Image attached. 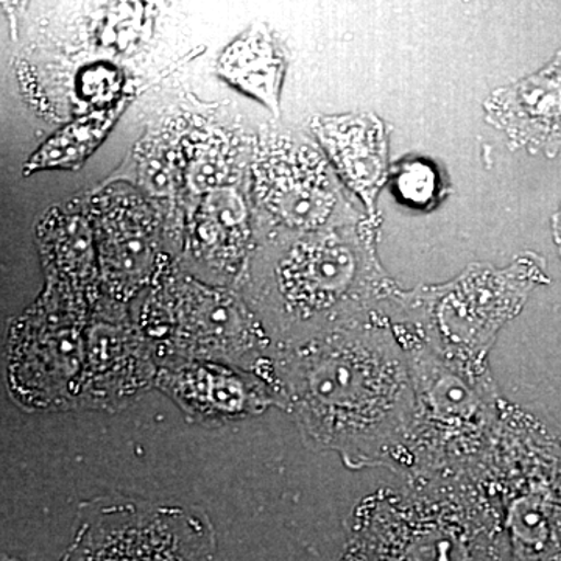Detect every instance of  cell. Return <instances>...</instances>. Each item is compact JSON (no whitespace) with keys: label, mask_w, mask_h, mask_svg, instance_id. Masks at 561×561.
Returning <instances> with one entry per match:
<instances>
[{"label":"cell","mask_w":561,"mask_h":561,"mask_svg":"<svg viewBox=\"0 0 561 561\" xmlns=\"http://www.w3.org/2000/svg\"><path fill=\"white\" fill-rule=\"evenodd\" d=\"M287 412L306 443L350 470L401 478L415 420L411 365L390 323H370L276 350Z\"/></svg>","instance_id":"6da1fadb"},{"label":"cell","mask_w":561,"mask_h":561,"mask_svg":"<svg viewBox=\"0 0 561 561\" xmlns=\"http://www.w3.org/2000/svg\"><path fill=\"white\" fill-rule=\"evenodd\" d=\"M382 216L298 236L257 284L261 323L275 350L330 332L393 323L404 291L378 256Z\"/></svg>","instance_id":"7a4b0ae2"},{"label":"cell","mask_w":561,"mask_h":561,"mask_svg":"<svg viewBox=\"0 0 561 561\" xmlns=\"http://www.w3.org/2000/svg\"><path fill=\"white\" fill-rule=\"evenodd\" d=\"M505 535L482 481L405 483L356 505L343 561H500Z\"/></svg>","instance_id":"3957f363"},{"label":"cell","mask_w":561,"mask_h":561,"mask_svg":"<svg viewBox=\"0 0 561 561\" xmlns=\"http://www.w3.org/2000/svg\"><path fill=\"white\" fill-rule=\"evenodd\" d=\"M411 365L415 420L405 483L482 481L496 445L505 400L490 367L446 359L409 328L393 324Z\"/></svg>","instance_id":"277c9868"},{"label":"cell","mask_w":561,"mask_h":561,"mask_svg":"<svg viewBox=\"0 0 561 561\" xmlns=\"http://www.w3.org/2000/svg\"><path fill=\"white\" fill-rule=\"evenodd\" d=\"M545 257L524 251L507 265H468L456 278L404 291L393 324L409 328L446 359L490 367L502 328L519 316L538 287L551 283Z\"/></svg>","instance_id":"5b68a950"},{"label":"cell","mask_w":561,"mask_h":561,"mask_svg":"<svg viewBox=\"0 0 561 561\" xmlns=\"http://www.w3.org/2000/svg\"><path fill=\"white\" fill-rule=\"evenodd\" d=\"M500 505L512 561H561V434L505 402L482 478Z\"/></svg>","instance_id":"8992f818"},{"label":"cell","mask_w":561,"mask_h":561,"mask_svg":"<svg viewBox=\"0 0 561 561\" xmlns=\"http://www.w3.org/2000/svg\"><path fill=\"white\" fill-rule=\"evenodd\" d=\"M160 365L210 360L279 378L275 345L257 316L232 291L186 276L162 280L140 312Z\"/></svg>","instance_id":"52a82bcc"},{"label":"cell","mask_w":561,"mask_h":561,"mask_svg":"<svg viewBox=\"0 0 561 561\" xmlns=\"http://www.w3.org/2000/svg\"><path fill=\"white\" fill-rule=\"evenodd\" d=\"M60 561H217L216 530L198 507L99 496L77 508Z\"/></svg>","instance_id":"ba28073f"},{"label":"cell","mask_w":561,"mask_h":561,"mask_svg":"<svg viewBox=\"0 0 561 561\" xmlns=\"http://www.w3.org/2000/svg\"><path fill=\"white\" fill-rule=\"evenodd\" d=\"M83 306L69 291H51L11 331L7 387L28 412L70 411L83 368Z\"/></svg>","instance_id":"9c48e42d"},{"label":"cell","mask_w":561,"mask_h":561,"mask_svg":"<svg viewBox=\"0 0 561 561\" xmlns=\"http://www.w3.org/2000/svg\"><path fill=\"white\" fill-rule=\"evenodd\" d=\"M254 197L273 225L297 238L367 216L351 205L323 151L289 136L262 146L254 164Z\"/></svg>","instance_id":"30bf717a"},{"label":"cell","mask_w":561,"mask_h":561,"mask_svg":"<svg viewBox=\"0 0 561 561\" xmlns=\"http://www.w3.org/2000/svg\"><path fill=\"white\" fill-rule=\"evenodd\" d=\"M154 389L171 398L186 420L198 426H225L272 408L287 412L279 378L220 362L162 364Z\"/></svg>","instance_id":"8fae6325"},{"label":"cell","mask_w":561,"mask_h":561,"mask_svg":"<svg viewBox=\"0 0 561 561\" xmlns=\"http://www.w3.org/2000/svg\"><path fill=\"white\" fill-rule=\"evenodd\" d=\"M160 362L122 321L98 320L88 331L83 368L70 411H119L154 389Z\"/></svg>","instance_id":"7c38bea8"},{"label":"cell","mask_w":561,"mask_h":561,"mask_svg":"<svg viewBox=\"0 0 561 561\" xmlns=\"http://www.w3.org/2000/svg\"><path fill=\"white\" fill-rule=\"evenodd\" d=\"M343 187L359 198L368 217H379L378 195L390 179V127L373 113L317 114L309 122Z\"/></svg>","instance_id":"4fadbf2b"},{"label":"cell","mask_w":561,"mask_h":561,"mask_svg":"<svg viewBox=\"0 0 561 561\" xmlns=\"http://www.w3.org/2000/svg\"><path fill=\"white\" fill-rule=\"evenodd\" d=\"M483 117L504 133L512 151L556 158L561 151V49L537 72L491 92Z\"/></svg>","instance_id":"5bb4252c"},{"label":"cell","mask_w":561,"mask_h":561,"mask_svg":"<svg viewBox=\"0 0 561 561\" xmlns=\"http://www.w3.org/2000/svg\"><path fill=\"white\" fill-rule=\"evenodd\" d=\"M287 61L278 38L265 25L254 24L225 47L217 72L221 80L279 116Z\"/></svg>","instance_id":"9a60e30c"},{"label":"cell","mask_w":561,"mask_h":561,"mask_svg":"<svg viewBox=\"0 0 561 561\" xmlns=\"http://www.w3.org/2000/svg\"><path fill=\"white\" fill-rule=\"evenodd\" d=\"M138 209L122 206L102 220V268L114 298L127 300L144 289L154 273L157 245Z\"/></svg>","instance_id":"2e32d148"},{"label":"cell","mask_w":561,"mask_h":561,"mask_svg":"<svg viewBox=\"0 0 561 561\" xmlns=\"http://www.w3.org/2000/svg\"><path fill=\"white\" fill-rule=\"evenodd\" d=\"M247 231L245 203L238 191L225 186L206 195L197 214V236L217 271L234 272Z\"/></svg>","instance_id":"e0dca14e"},{"label":"cell","mask_w":561,"mask_h":561,"mask_svg":"<svg viewBox=\"0 0 561 561\" xmlns=\"http://www.w3.org/2000/svg\"><path fill=\"white\" fill-rule=\"evenodd\" d=\"M122 110L124 105H114L70 122L28 158L24 165L25 175L49 169H79L101 146L102 140L119 119Z\"/></svg>","instance_id":"ac0fdd59"},{"label":"cell","mask_w":561,"mask_h":561,"mask_svg":"<svg viewBox=\"0 0 561 561\" xmlns=\"http://www.w3.org/2000/svg\"><path fill=\"white\" fill-rule=\"evenodd\" d=\"M390 176L398 201L411 209L437 208L451 192L445 172L427 158H405L391 169Z\"/></svg>","instance_id":"d6986e66"},{"label":"cell","mask_w":561,"mask_h":561,"mask_svg":"<svg viewBox=\"0 0 561 561\" xmlns=\"http://www.w3.org/2000/svg\"><path fill=\"white\" fill-rule=\"evenodd\" d=\"M117 91H121V77L114 68L95 66L80 73L79 92L87 101L108 103Z\"/></svg>","instance_id":"ffe728a7"},{"label":"cell","mask_w":561,"mask_h":561,"mask_svg":"<svg viewBox=\"0 0 561 561\" xmlns=\"http://www.w3.org/2000/svg\"><path fill=\"white\" fill-rule=\"evenodd\" d=\"M227 175L224 162L209 153H201L191 161L187 169V183L191 190L197 194H210V192L225 187L224 180Z\"/></svg>","instance_id":"44dd1931"},{"label":"cell","mask_w":561,"mask_h":561,"mask_svg":"<svg viewBox=\"0 0 561 561\" xmlns=\"http://www.w3.org/2000/svg\"><path fill=\"white\" fill-rule=\"evenodd\" d=\"M552 234L561 257V206L552 217Z\"/></svg>","instance_id":"7402d4cb"},{"label":"cell","mask_w":561,"mask_h":561,"mask_svg":"<svg viewBox=\"0 0 561 561\" xmlns=\"http://www.w3.org/2000/svg\"><path fill=\"white\" fill-rule=\"evenodd\" d=\"M5 561H13V560H5Z\"/></svg>","instance_id":"603a6c76"}]
</instances>
